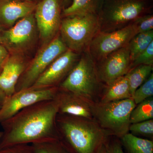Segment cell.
<instances>
[{"instance_id": "cell-31", "label": "cell", "mask_w": 153, "mask_h": 153, "mask_svg": "<svg viewBox=\"0 0 153 153\" xmlns=\"http://www.w3.org/2000/svg\"><path fill=\"white\" fill-rule=\"evenodd\" d=\"M72 0H60L62 10L68 7L71 3Z\"/></svg>"}, {"instance_id": "cell-3", "label": "cell", "mask_w": 153, "mask_h": 153, "mask_svg": "<svg viewBox=\"0 0 153 153\" xmlns=\"http://www.w3.org/2000/svg\"><path fill=\"white\" fill-rule=\"evenodd\" d=\"M153 0H102L98 16L100 32L110 33L152 13Z\"/></svg>"}, {"instance_id": "cell-12", "label": "cell", "mask_w": 153, "mask_h": 153, "mask_svg": "<svg viewBox=\"0 0 153 153\" xmlns=\"http://www.w3.org/2000/svg\"><path fill=\"white\" fill-rule=\"evenodd\" d=\"M131 63L127 45L95 63L99 79L107 85H109L127 74L131 69Z\"/></svg>"}, {"instance_id": "cell-15", "label": "cell", "mask_w": 153, "mask_h": 153, "mask_svg": "<svg viewBox=\"0 0 153 153\" xmlns=\"http://www.w3.org/2000/svg\"><path fill=\"white\" fill-rule=\"evenodd\" d=\"M37 4L27 0H0V27H11L17 22L34 13Z\"/></svg>"}, {"instance_id": "cell-6", "label": "cell", "mask_w": 153, "mask_h": 153, "mask_svg": "<svg viewBox=\"0 0 153 153\" xmlns=\"http://www.w3.org/2000/svg\"><path fill=\"white\" fill-rule=\"evenodd\" d=\"M136 105L132 98L101 102L92 108V114L105 131L122 137L128 132L131 114Z\"/></svg>"}, {"instance_id": "cell-11", "label": "cell", "mask_w": 153, "mask_h": 153, "mask_svg": "<svg viewBox=\"0 0 153 153\" xmlns=\"http://www.w3.org/2000/svg\"><path fill=\"white\" fill-rule=\"evenodd\" d=\"M137 34L132 23L126 27L110 33H99L89 45L87 51L95 63L107 55L125 47Z\"/></svg>"}, {"instance_id": "cell-25", "label": "cell", "mask_w": 153, "mask_h": 153, "mask_svg": "<svg viewBox=\"0 0 153 153\" xmlns=\"http://www.w3.org/2000/svg\"><path fill=\"white\" fill-rule=\"evenodd\" d=\"M138 33L149 32L153 30V16L152 13L139 17L132 22Z\"/></svg>"}, {"instance_id": "cell-29", "label": "cell", "mask_w": 153, "mask_h": 153, "mask_svg": "<svg viewBox=\"0 0 153 153\" xmlns=\"http://www.w3.org/2000/svg\"><path fill=\"white\" fill-rule=\"evenodd\" d=\"M10 54L2 44H0V73L1 72L4 64L8 58Z\"/></svg>"}, {"instance_id": "cell-2", "label": "cell", "mask_w": 153, "mask_h": 153, "mask_svg": "<svg viewBox=\"0 0 153 153\" xmlns=\"http://www.w3.org/2000/svg\"><path fill=\"white\" fill-rule=\"evenodd\" d=\"M87 119L57 114L58 140L72 153H96L104 143V131Z\"/></svg>"}, {"instance_id": "cell-17", "label": "cell", "mask_w": 153, "mask_h": 153, "mask_svg": "<svg viewBox=\"0 0 153 153\" xmlns=\"http://www.w3.org/2000/svg\"><path fill=\"white\" fill-rule=\"evenodd\" d=\"M102 2V0H72L70 4L62 10V19L72 16L98 15Z\"/></svg>"}, {"instance_id": "cell-5", "label": "cell", "mask_w": 153, "mask_h": 153, "mask_svg": "<svg viewBox=\"0 0 153 153\" xmlns=\"http://www.w3.org/2000/svg\"><path fill=\"white\" fill-rule=\"evenodd\" d=\"M100 82L95 62L87 50L81 54L78 62L58 88L87 101L95 95Z\"/></svg>"}, {"instance_id": "cell-9", "label": "cell", "mask_w": 153, "mask_h": 153, "mask_svg": "<svg viewBox=\"0 0 153 153\" xmlns=\"http://www.w3.org/2000/svg\"><path fill=\"white\" fill-rule=\"evenodd\" d=\"M34 12L38 32L44 47L59 33L62 20L60 0H41L36 5Z\"/></svg>"}, {"instance_id": "cell-19", "label": "cell", "mask_w": 153, "mask_h": 153, "mask_svg": "<svg viewBox=\"0 0 153 153\" xmlns=\"http://www.w3.org/2000/svg\"><path fill=\"white\" fill-rule=\"evenodd\" d=\"M123 143L129 153H153V142L128 133L122 137Z\"/></svg>"}, {"instance_id": "cell-14", "label": "cell", "mask_w": 153, "mask_h": 153, "mask_svg": "<svg viewBox=\"0 0 153 153\" xmlns=\"http://www.w3.org/2000/svg\"><path fill=\"white\" fill-rule=\"evenodd\" d=\"M29 63L22 54H10L0 73V88L7 97L10 96L16 92L18 80Z\"/></svg>"}, {"instance_id": "cell-28", "label": "cell", "mask_w": 153, "mask_h": 153, "mask_svg": "<svg viewBox=\"0 0 153 153\" xmlns=\"http://www.w3.org/2000/svg\"><path fill=\"white\" fill-rule=\"evenodd\" d=\"M0 153H38L31 144L16 145L0 150Z\"/></svg>"}, {"instance_id": "cell-32", "label": "cell", "mask_w": 153, "mask_h": 153, "mask_svg": "<svg viewBox=\"0 0 153 153\" xmlns=\"http://www.w3.org/2000/svg\"><path fill=\"white\" fill-rule=\"evenodd\" d=\"M6 97H7V96L5 94L0 88V107L2 105Z\"/></svg>"}, {"instance_id": "cell-30", "label": "cell", "mask_w": 153, "mask_h": 153, "mask_svg": "<svg viewBox=\"0 0 153 153\" xmlns=\"http://www.w3.org/2000/svg\"><path fill=\"white\" fill-rule=\"evenodd\" d=\"M106 153H125L122 148L117 142H113L108 145H105Z\"/></svg>"}, {"instance_id": "cell-8", "label": "cell", "mask_w": 153, "mask_h": 153, "mask_svg": "<svg viewBox=\"0 0 153 153\" xmlns=\"http://www.w3.org/2000/svg\"><path fill=\"white\" fill-rule=\"evenodd\" d=\"M38 32L34 13L1 31L2 45L10 54H22L34 44Z\"/></svg>"}, {"instance_id": "cell-7", "label": "cell", "mask_w": 153, "mask_h": 153, "mask_svg": "<svg viewBox=\"0 0 153 153\" xmlns=\"http://www.w3.org/2000/svg\"><path fill=\"white\" fill-rule=\"evenodd\" d=\"M68 49L58 33L49 44L42 47L36 57L29 62L18 80L16 92L32 87L49 65Z\"/></svg>"}, {"instance_id": "cell-22", "label": "cell", "mask_w": 153, "mask_h": 153, "mask_svg": "<svg viewBox=\"0 0 153 153\" xmlns=\"http://www.w3.org/2000/svg\"><path fill=\"white\" fill-rule=\"evenodd\" d=\"M153 100L148 99L138 104L133 110L130 116V123H135L153 119Z\"/></svg>"}, {"instance_id": "cell-23", "label": "cell", "mask_w": 153, "mask_h": 153, "mask_svg": "<svg viewBox=\"0 0 153 153\" xmlns=\"http://www.w3.org/2000/svg\"><path fill=\"white\" fill-rule=\"evenodd\" d=\"M31 145L38 153H72L59 140L35 143Z\"/></svg>"}, {"instance_id": "cell-10", "label": "cell", "mask_w": 153, "mask_h": 153, "mask_svg": "<svg viewBox=\"0 0 153 153\" xmlns=\"http://www.w3.org/2000/svg\"><path fill=\"white\" fill-rule=\"evenodd\" d=\"M58 88L31 87L7 97L0 108V123L32 105L44 100H54Z\"/></svg>"}, {"instance_id": "cell-37", "label": "cell", "mask_w": 153, "mask_h": 153, "mask_svg": "<svg viewBox=\"0 0 153 153\" xmlns=\"http://www.w3.org/2000/svg\"><path fill=\"white\" fill-rule=\"evenodd\" d=\"M0 108H1V107H0Z\"/></svg>"}, {"instance_id": "cell-13", "label": "cell", "mask_w": 153, "mask_h": 153, "mask_svg": "<svg viewBox=\"0 0 153 153\" xmlns=\"http://www.w3.org/2000/svg\"><path fill=\"white\" fill-rule=\"evenodd\" d=\"M80 55L68 49L49 65L32 87H59L78 62Z\"/></svg>"}, {"instance_id": "cell-33", "label": "cell", "mask_w": 153, "mask_h": 153, "mask_svg": "<svg viewBox=\"0 0 153 153\" xmlns=\"http://www.w3.org/2000/svg\"><path fill=\"white\" fill-rule=\"evenodd\" d=\"M96 153H106V147L104 143L102 144L99 148Z\"/></svg>"}, {"instance_id": "cell-35", "label": "cell", "mask_w": 153, "mask_h": 153, "mask_svg": "<svg viewBox=\"0 0 153 153\" xmlns=\"http://www.w3.org/2000/svg\"><path fill=\"white\" fill-rule=\"evenodd\" d=\"M3 134V131H0V139H1V137L2 136Z\"/></svg>"}, {"instance_id": "cell-24", "label": "cell", "mask_w": 153, "mask_h": 153, "mask_svg": "<svg viewBox=\"0 0 153 153\" xmlns=\"http://www.w3.org/2000/svg\"><path fill=\"white\" fill-rule=\"evenodd\" d=\"M153 95V75L150 74L148 79L135 91L132 99L136 105L139 104Z\"/></svg>"}, {"instance_id": "cell-4", "label": "cell", "mask_w": 153, "mask_h": 153, "mask_svg": "<svg viewBox=\"0 0 153 153\" xmlns=\"http://www.w3.org/2000/svg\"><path fill=\"white\" fill-rule=\"evenodd\" d=\"M100 32L98 15H88L62 18L59 34L68 49L81 54Z\"/></svg>"}, {"instance_id": "cell-16", "label": "cell", "mask_w": 153, "mask_h": 153, "mask_svg": "<svg viewBox=\"0 0 153 153\" xmlns=\"http://www.w3.org/2000/svg\"><path fill=\"white\" fill-rule=\"evenodd\" d=\"M54 100L57 102L58 113L90 119L92 108L87 101L73 94L58 88Z\"/></svg>"}, {"instance_id": "cell-36", "label": "cell", "mask_w": 153, "mask_h": 153, "mask_svg": "<svg viewBox=\"0 0 153 153\" xmlns=\"http://www.w3.org/2000/svg\"><path fill=\"white\" fill-rule=\"evenodd\" d=\"M27 1H33V0H27Z\"/></svg>"}, {"instance_id": "cell-27", "label": "cell", "mask_w": 153, "mask_h": 153, "mask_svg": "<svg viewBox=\"0 0 153 153\" xmlns=\"http://www.w3.org/2000/svg\"><path fill=\"white\" fill-rule=\"evenodd\" d=\"M153 64V41L146 49L132 62L131 68L140 65H151Z\"/></svg>"}, {"instance_id": "cell-1", "label": "cell", "mask_w": 153, "mask_h": 153, "mask_svg": "<svg viewBox=\"0 0 153 153\" xmlns=\"http://www.w3.org/2000/svg\"><path fill=\"white\" fill-rule=\"evenodd\" d=\"M58 113L54 100H44L20 111L2 122L0 150L16 145L58 140L55 123Z\"/></svg>"}, {"instance_id": "cell-26", "label": "cell", "mask_w": 153, "mask_h": 153, "mask_svg": "<svg viewBox=\"0 0 153 153\" xmlns=\"http://www.w3.org/2000/svg\"><path fill=\"white\" fill-rule=\"evenodd\" d=\"M129 130L134 134L152 136L153 134V119L144 121L137 123L131 124Z\"/></svg>"}, {"instance_id": "cell-18", "label": "cell", "mask_w": 153, "mask_h": 153, "mask_svg": "<svg viewBox=\"0 0 153 153\" xmlns=\"http://www.w3.org/2000/svg\"><path fill=\"white\" fill-rule=\"evenodd\" d=\"M132 98L127 74L118 78L107 85L102 99V102H108Z\"/></svg>"}, {"instance_id": "cell-34", "label": "cell", "mask_w": 153, "mask_h": 153, "mask_svg": "<svg viewBox=\"0 0 153 153\" xmlns=\"http://www.w3.org/2000/svg\"><path fill=\"white\" fill-rule=\"evenodd\" d=\"M0 44H2V43L1 37V30H0Z\"/></svg>"}, {"instance_id": "cell-21", "label": "cell", "mask_w": 153, "mask_h": 153, "mask_svg": "<svg viewBox=\"0 0 153 153\" xmlns=\"http://www.w3.org/2000/svg\"><path fill=\"white\" fill-rule=\"evenodd\" d=\"M153 41V30L138 33L134 36L128 44L132 62L144 51Z\"/></svg>"}, {"instance_id": "cell-20", "label": "cell", "mask_w": 153, "mask_h": 153, "mask_svg": "<svg viewBox=\"0 0 153 153\" xmlns=\"http://www.w3.org/2000/svg\"><path fill=\"white\" fill-rule=\"evenodd\" d=\"M153 70V66L140 65L131 68L127 74L132 98L135 91L148 79Z\"/></svg>"}]
</instances>
